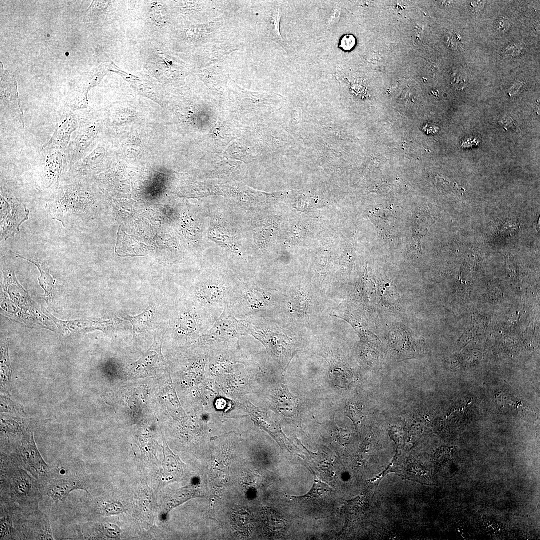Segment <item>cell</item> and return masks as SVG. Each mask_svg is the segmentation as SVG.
Masks as SVG:
<instances>
[{
    "mask_svg": "<svg viewBox=\"0 0 540 540\" xmlns=\"http://www.w3.org/2000/svg\"><path fill=\"white\" fill-rule=\"evenodd\" d=\"M370 482H374V479H372V480H370Z\"/></svg>",
    "mask_w": 540,
    "mask_h": 540,
    "instance_id": "d6a6232c",
    "label": "cell"
},
{
    "mask_svg": "<svg viewBox=\"0 0 540 540\" xmlns=\"http://www.w3.org/2000/svg\"><path fill=\"white\" fill-rule=\"evenodd\" d=\"M163 448L162 482L166 484L178 482L184 478L186 471V466L180 460L179 455L174 454L170 450L164 439Z\"/></svg>",
    "mask_w": 540,
    "mask_h": 540,
    "instance_id": "8fae6325",
    "label": "cell"
},
{
    "mask_svg": "<svg viewBox=\"0 0 540 540\" xmlns=\"http://www.w3.org/2000/svg\"><path fill=\"white\" fill-rule=\"evenodd\" d=\"M10 507L1 504L0 507V540L13 539L16 531L14 530L12 514L10 510Z\"/></svg>",
    "mask_w": 540,
    "mask_h": 540,
    "instance_id": "9a60e30c",
    "label": "cell"
},
{
    "mask_svg": "<svg viewBox=\"0 0 540 540\" xmlns=\"http://www.w3.org/2000/svg\"><path fill=\"white\" fill-rule=\"evenodd\" d=\"M356 38L354 36L346 34L340 40V46L346 51L351 50L355 46Z\"/></svg>",
    "mask_w": 540,
    "mask_h": 540,
    "instance_id": "4316f807",
    "label": "cell"
},
{
    "mask_svg": "<svg viewBox=\"0 0 540 540\" xmlns=\"http://www.w3.org/2000/svg\"><path fill=\"white\" fill-rule=\"evenodd\" d=\"M46 494L56 504L64 502L71 492L76 490L87 491L86 484L74 477L50 480L46 484Z\"/></svg>",
    "mask_w": 540,
    "mask_h": 540,
    "instance_id": "9c48e42d",
    "label": "cell"
},
{
    "mask_svg": "<svg viewBox=\"0 0 540 540\" xmlns=\"http://www.w3.org/2000/svg\"><path fill=\"white\" fill-rule=\"evenodd\" d=\"M242 325L243 324H240L229 312L225 310L212 328L204 337L208 340L218 341L232 338L240 335L242 332L240 328V326Z\"/></svg>",
    "mask_w": 540,
    "mask_h": 540,
    "instance_id": "30bf717a",
    "label": "cell"
},
{
    "mask_svg": "<svg viewBox=\"0 0 540 540\" xmlns=\"http://www.w3.org/2000/svg\"><path fill=\"white\" fill-rule=\"evenodd\" d=\"M330 490V488L326 484L315 480L312 489L306 494L300 496H292V498L304 500L320 499L326 496Z\"/></svg>",
    "mask_w": 540,
    "mask_h": 540,
    "instance_id": "44dd1931",
    "label": "cell"
},
{
    "mask_svg": "<svg viewBox=\"0 0 540 540\" xmlns=\"http://www.w3.org/2000/svg\"><path fill=\"white\" fill-rule=\"evenodd\" d=\"M482 2V1H472L471 2L472 6L474 11H478L482 8L484 6Z\"/></svg>",
    "mask_w": 540,
    "mask_h": 540,
    "instance_id": "f546056e",
    "label": "cell"
},
{
    "mask_svg": "<svg viewBox=\"0 0 540 540\" xmlns=\"http://www.w3.org/2000/svg\"><path fill=\"white\" fill-rule=\"evenodd\" d=\"M98 510L101 514L110 516L122 513L124 508L121 502L116 500H108L100 501L98 503Z\"/></svg>",
    "mask_w": 540,
    "mask_h": 540,
    "instance_id": "d6986e66",
    "label": "cell"
},
{
    "mask_svg": "<svg viewBox=\"0 0 540 540\" xmlns=\"http://www.w3.org/2000/svg\"><path fill=\"white\" fill-rule=\"evenodd\" d=\"M98 538L105 539H116L120 536L121 530L115 524L106 522L100 524L96 526Z\"/></svg>",
    "mask_w": 540,
    "mask_h": 540,
    "instance_id": "7402d4cb",
    "label": "cell"
},
{
    "mask_svg": "<svg viewBox=\"0 0 540 540\" xmlns=\"http://www.w3.org/2000/svg\"><path fill=\"white\" fill-rule=\"evenodd\" d=\"M510 26V23L508 19L504 18H500L497 22V29L500 32H504L508 30Z\"/></svg>",
    "mask_w": 540,
    "mask_h": 540,
    "instance_id": "f1b7e54d",
    "label": "cell"
},
{
    "mask_svg": "<svg viewBox=\"0 0 540 540\" xmlns=\"http://www.w3.org/2000/svg\"><path fill=\"white\" fill-rule=\"evenodd\" d=\"M382 476V474H379V476H380V477H381Z\"/></svg>",
    "mask_w": 540,
    "mask_h": 540,
    "instance_id": "8d00e7d4",
    "label": "cell"
},
{
    "mask_svg": "<svg viewBox=\"0 0 540 540\" xmlns=\"http://www.w3.org/2000/svg\"><path fill=\"white\" fill-rule=\"evenodd\" d=\"M347 412L348 414V416H350L354 422H357L356 420H359L361 418V412L353 406H348L347 409Z\"/></svg>",
    "mask_w": 540,
    "mask_h": 540,
    "instance_id": "83f0119b",
    "label": "cell"
},
{
    "mask_svg": "<svg viewBox=\"0 0 540 540\" xmlns=\"http://www.w3.org/2000/svg\"><path fill=\"white\" fill-rule=\"evenodd\" d=\"M380 478V477L379 476H377L376 477V478L377 479H379V478Z\"/></svg>",
    "mask_w": 540,
    "mask_h": 540,
    "instance_id": "e575fe53",
    "label": "cell"
},
{
    "mask_svg": "<svg viewBox=\"0 0 540 540\" xmlns=\"http://www.w3.org/2000/svg\"><path fill=\"white\" fill-rule=\"evenodd\" d=\"M10 252L15 255L16 257L22 258L34 264L38 268L40 274V276L38 278L40 285L44 290L46 294L50 295L52 291L55 284V280L52 276L46 269L44 268L36 260L26 258L14 252L11 251Z\"/></svg>",
    "mask_w": 540,
    "mask_h": 540,
    "instance_id": "2e32d148",
    "label": "cell"
},
{
    "mask_svg": "<svg viewBox=\"0 0 540 540\" xmlns=\"http://www.w3.org/2000/svg\"><path fill=\"white\" fill-rule=\"evenodd\" d=\"M146 246L142 243H139L128 235L126 234L123 231H122L120 228H119L118 231V236L117 239L116 245V252L119 254L122 250H124L125 248H127V250H138V248H146Z\"/></svg>",
    "mask_w": 540,
    "mask_h": 540,
    "instance_id": "ac0fdd59",
    "label": "cell"
},
{
    "mask_svg": "<svg viewBox=\"0 0 540 540\" xmlns=\"http://www.w3.org/2000/svg\"><path fill=\"white\" fill-rule=\"evenodd\" d=\"M138 494L136 502L140 519L152 522L156 507L153 492L144 483L140 488Z\"/></svg>",
    "mask_w": 540,
    "mask_h": 540,
    "instance_id": "4fadbf2b",
    "label": "cell"
},
{
    "mask_svg": "<svg viewBox=\"0 0 540 540\" xmlns=\"http://www.w3.org/2000/svg\"><path fill=\"white\" fill-rule=\"evenodd\" d=\"M341 13L340 6L338 3L334 2L326 23V30H331L338 24L340 18Z\"/></svg>",
    "mask_w": 540,
    "mask_h": 540,
    "instance_id": "cb8c5ba5",
    "label": "cell"
},
{
    "mask_svg": "<svg viewBox=\"0 0 540 540\" xmlns=\"http://www.w3.org/2000/svg\"><path fill=\"white\" fill-rule=\"evenodd\" d=\"M90 197L83 178L67 176L58 191L50 196L46 208L52 220L66 228L78 224L84 219L90 206Z\"/></svg>",
    "mask_w": 540,
    "mask_h": 540,
    "instance_id": "7a4b0ae2",
    "label": "cell"
},
{
    "mask_svg": "<svg viewBox=\"0 0 540 540\" xmlns=\"http://www.w3.org/2000/svg\"><path fill=\"white\" fill-rule=\"evenodd\" d=\"M374 481H376V480H377V478H374Z\"/></svg>",
    "mask_w": 540,
    "mask_h": 540,
    "instance_id": "d590c367",
    "label": "cell"
},
{
    "mask_svg": "<svg viewBox=\"0 0 540 540\" xmlns=\"http://www.w3.org/2000/svg\"><path fill=\"white\" fill-rule=\"evenodd\" d=\"M412 473H413V474H417V472H413Z\"/></svg>",
    "mask_w": 540,
    "mask_h": 540,
    "instance_id": "1f68e13d",
    "label": "cell"
},
{
    "mask_svg": "<svg viewBox=\"0 0 540 540\" xmlns=\"http://www.w3.org/2000/svg\"><path fill=\"white\" fill-rule=\"evenodd\" d=\"M282 16L280 7L275 8L272 13L269 27L270 35L272 38L282 45L284 40L280 29V24Z\"/></svg>",
    "mask_w": 540,
    "mask_h": 540,
    "instance_id": "ffe728a7",
    "label": "cell"
},
{
    "mask_svg": "<svg viewBox=\"0 0 540 540\" xmlns=\"http://www.w3.org/2000/svg\"><path fill=\"white\" fill-rule=\"evenodd\" d=\"M390 466H393V464H392V463H390Z\"/></svg>",
    "mask_w": 540,
    "mask_h": 540,
    "instance_id": "836d02e7",
    "label": "cell"
},
{
    "mask_svg": "<svg viewBox=\"0 0 540 540\" xmlns=\"http://www.w3.org/2000/svg\"><path fill=\"white\" fill-rule=\"evenodd\" d=\"M199 497H202L200 490L198 486L192 484L172 492L161 506L162 520L166 519L168 514L176 508L192 498Z\"/></svg>",
    "mask_w": 540,
    "mask_h": 540,
    "instance_id": "7c38bea8",
    "label": "cell"
},
{
    "mask_svg": "<svg viewBox=\"0 0 540 540\" xmlns=\"http://www.w3.org/2000/svg\"><path fill=\"white\" fill-rule=\"evenodd\" d=\"M40 163L35 172L36 189L44 194H55L66 177L69 168L66 152L42 150Z\"/></svg>",
    "mask_w": 540,
    "mask_h": 540,
    "instance_id": "277c9868",
    "label": "cell"
},
{
    "mask_svg": "<svg viewBox=\"0 0 540 540\" xmlns=\"http://www.w3.org/2000/svg\"><path fill=\"white\" fill-rule=\"evenodd\" d=\"M152 312V308H148L146 310L141 314L137 316L130 318L134 326V332H140L146 328L150 322Z\"/></svg>",
    "mask_w": 540,
    "mask_h": 540,
    "instance_id": "603a6c76",
    "label": "cell"
},
{
    "mask_svg": "<svg viewBox=\"0 0 540 540\" xmlns=\"http://www.w3.org/2000/svg\"><path fill=\"white\" fill-rule=\"evenodd\" d=\"M16 460L40 484H46L50 480V466L38 450L32 433L24 436Z\"/></svg>",
    "mask_w": 540,
    "mask_h": 540,
    "instance_id": "8992f818",
    "label": "cell"
},
{
    "mask_svg": "<svg viewBox=\"0 0 540 540\" xmlns=\"http://www.w3.org/2000/svg\"><path fill=\"white\" fill-rule=\"evenodd\" d=\"M78 126L77 114L67 108L58 116L54 133L42 150H56L66 152L72 140V136Z\"/></svg>",
    "mask_w": 540,
    "mask_h": 540,
    "instance_id": "52a82bcc",
    "label": "cell"
},
{
    "mask_svg": "<svg viewBox=\"0 0 540 540\" xmlns=\"http://www.w3.org/2000/svg\"><path fill=\"white\" fill-rule=\"evenodd\" d=\"M1 114L12 122L14 125L24 128V114L14 78H4L1 76L0 83Z\"/></svg>",
    "mask_w": 540,
    "mask_h": 540,
    "instance_id": "ba28073f",
    "label": "cell"
},
{
    "mask_svg": "<svg viewBox=\"0 0 540 540\" xmlns=\"http://www.w3.org/2000/svg\"><path fill=\"white\" fill-rule=\"evenodd\" d=\"M0 195V241L12 238L20 231L22 223L28 220L30 211L15 191L13 185L1 179Z\"/></svg>",
    "mask_w": 540,
    "mask_h": 540,
    "instance_id": "3957f363",
    "label": "cell"
},
{
    "mask_svg": "<svg viewBox=\"0 0 540 540\" xmlns=\"http://www.w3.org/2000/svg\"><path fill=\"white\" fill-rule=\"evenodd\" d=\"M266 514V517L267 518V522H268L269 524H272V526L276 530L284 529L286 526L285 522L280 516L276 515V514H272V512H268V514Z\"/></svg>",
    "mask_w": 540,
    "mask_h": 540,
    "instance_id": "484cf974",
    "label": "cell"
},
{
    "mask_svg": "<svg viewBox=\"0 0 540 540\" xmlns=\"http://www.w3.org/2000/svg\"><path fill=\"white\" fill-rule=\"evenodd\" d=\"M78 126L66 151L69 169L86 155L98 136L100 128L84 114H77Z\"/></svg>",
    "mask_w": 540,
    "mask_h": 540,
    "instance_id": "5b68a950",
    "label": "cell"
},
{
    "mask_svg": "<svg viewBox=\"0 0 540 540\" xmlns=\"http://www.w3.org/2000/svg\"><path fill=\"white\" fill-rule=\"evenodd\" d=\"M362 463H360V462H358V466H362Z\"/></svg>",
    "mask_w": 540,
    "mask_h": 540,
    "instance_id": "4dcf8cb0",
    "label": "cell"
},
{
    "mask_svg": "<svg viewBox=\"0 0 540 540\" xmlns=\"http://www.w3.org/2000/svg\"><path fill=\"white\" fill-rule=\"evenodd\" d=\"M180 329L186 333H192L197 326L196 319L190 315L182 316L179 322Z\"/></svg>",
    "mask_w": 540,
    "mask_h": 540,
    "instance_id": "d4e9b609",
    "label": "cell"
},
{
    "mask_svg": "<svg viewBox=\"0 0 540 540\" xmlns=\"http://www.w3.org/2000/svg\"><path fill=\"white\" fill-rule=\"evenodd\" d=\"M226 294V288L222 285L206 284L201 286L196 292L198 298L204 304L215 305L222 302Z\"/></svg>",
    "mask_w": 540,
    "mask_h": 540,
    "instance_id": "5bb4252c",
    "label": "cell"
},
{
    "mask_svg": "<svg viewBox=\"0 0 540 540\" xmlns=\"http://www.w3.org/2000/svg\"><path fill=\"white\" fill-rule=\"evenodd\" d=\"M278 396L280 399L278 402L280 405L278 407L284 410V414L290 416H295L299 410V400L286 388H282Z\"/></svg>",
    "mask_w": 540,
    "mask_h": 540,
    "instance_id": "e0dca14e",
    "label": "cell"
},
{
    "mask_svg": "<svg viewBox=\"0 0 540 540\" xmlns=\"http://www.w3.org/2000/svg\"><path fill=\"white\" fill-rule=\"evenodd\" d=\"M1 504L25 510H37L41 485L18 462L1 456Z\"/></svg>",
    "mask_w": 540,
    "mask_h": 540,
    "instance_id": "6da1fadb",
    "label": "cell"
}]
</instances>
